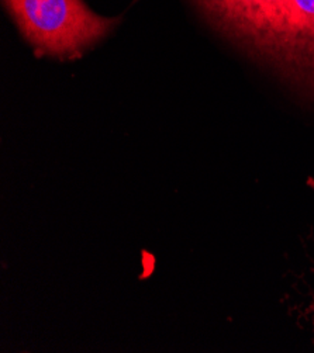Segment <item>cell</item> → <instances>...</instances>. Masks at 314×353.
Instances as JSON below:
<instances>
[{
	"mask_svg": "<svg viewBox=\"0 0 314 353\" xmlns=\"http://www.w3.org/2000/svg\"><path fill=\"white\" fill-rule=\"evenodd\" d=\"M37 57L77 59L104 40L120 17H103L85 0H2Z\"/></svg>",
	"mask_w": 314,
	"mask_h": 353,
	"instance_id": "obj_2",
	"label": "cell"
},
{
	"mask_svg": "<svg viewBox=\"0 0 314 353\" xmlns=\"http://www.w3.org/2000/svg\"><path fill=\"white\" fill-rule=\"evenodd\" d=\"M220 37L314 103V0H189Z\"/></svg>",
	"mask_w": 314,
	"mask_h": 353,
	"instance_id": "obj_1",
	"label": "cell"
}]
</instances>
